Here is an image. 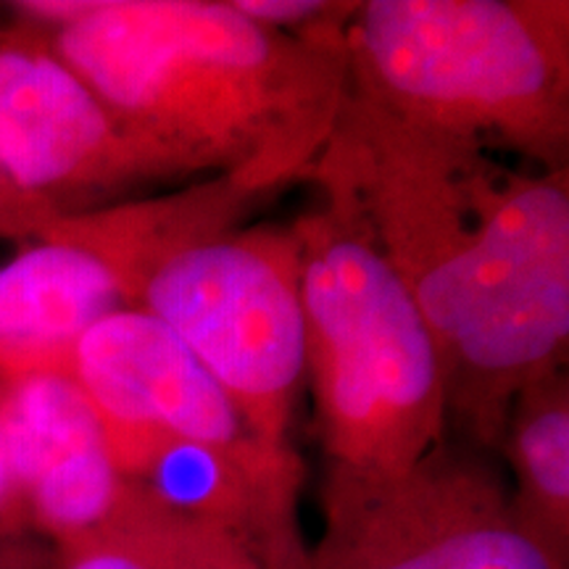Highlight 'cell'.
Returning a JSON list of instances; mask_svg holds the SVG:
<instances>
[{
	"label": "cell",
	"instance_id": "4",
	"mask_svg": "<svg viewBox=\"0 0 569 569\" xmlns=\"http://www.w3.org/2000/svg\"><path fill=\"white\" fill-rule=\"evenodd\" d=\"M348 96L417 130L565 169L569 3L369 0L346 27Z\"/></svg>",
	"mask_w": 569,
	"mask_h": 569
},
{
	"label": "cell",
	"instance_id": "14",
	"mask_svg": "<svg viewBox=\"0 0 569 569\" xmlns=\"http://www.w3.org/2000/svg\"><path fill=\"white\" fill-rule=\"evenodd\" d=\"M11 496V480H9V467H6L3 446H0V503Z\"/></svg>",
	"mask_w": 569,
	"mask_h": 569
},
{
	"label": "cell",
	"instance_id": "15",
	"mask_svg": "<svg viewBox=\"0 0 569 569\" xmlns=\"http://www.w3.org/2000/svg\"><path fill=\"white\" fill-rule=\"evenodd\" d=\"M0 569H27L24 559L13 551H0Z\"/></svg>",
	"mask_w": 569,
	"mask_h": 569
},
{
	"label": "cell",
	"instance_id": "5",
	"mask_svg": "<svg viewBox=\"0 0 569 569\" xmlns=\"http://www.w3.org/2000/svg\"><path fill=\"white\" fill-rule=\"evenodd\" d=\"M301 246L306 369L330 465L393 472L443 443L448 403L422 315L353 198L317 180Z\"/></svg>",
	"mask_w": 569,
	"mask_h": 569
},
{
	"label": "cell",
	"instance_id": "10",
	"mask_svg": "<svg viewBox=\"0 0 569 569\" xmlns=\"http://www.w3.org/2000/svg\"><path fill=\"white\" fill-rule=\"evenodd\" d=\"M117 309L113 277L77 246L34 238L0 264V348L51 351Z\"/></svg>",
	"mask_w": 569,
	"mask_h": 569
},
{
	"label": "cell",
	"instance_id": "1",
	"mask_svg": "<svg viewBox=\"0 0 569 569\" xmlns=\"http://www.w3.org/2000/svg\"><path fill=\"white\" fill-rule=\"evenodd\" d=\"M343 188L436 343L448 419L498 446L515 398L569 340V172H511L486 148L346 96L309 169Z\"/></svg>",
	"mask_w": 569,
	"mask_h": 569
},
{
	"label": "cell",
	"instance_id": "13",
	"mask_svg": "<svg viewBox=\"0 0 569 569\" xmlns=\"http://www.w3.org/2000/svg\"><path fill=\"white\" fill-rule=\"evenodd\" d=\"M3 32V27H0ZM40 230V219L27 209L19 198H13L9 190L0 184V234L3 238H32Z\"/></svg>",
	"mask_w": 569,
	"mask_h": 569
},
{
	"label": "cell",
	"instance_id": "12",
	"mask_svg": "<svg viewBox=\"0 0 569 569\" xmlns=\"http://www.w3.org/2000/svg\"><path fill=\"white\" fill-rule=\"evenodd\" d=\"M122 486L124 475L113 465L109 448L92 446L46 469L21 496L42 528L63 540L101 522Z\"/></svg>",
	"mask_w": 569,
	"mask_h": 569
},
{
	"label": "cell",
	"instance_id": "3",
	"mask_svg": "<svg viewBox=\"0 0 569 569\" xmlns=\"http://www.w3.org/2000/svg\"><path fill=\"white\" fill-rule=\"evenodd\" d=\"M256 198L211 177L156 201L51 219L34 238L101 261L122 306L159 319L190 348L253 438L293 453L288 432L309 377L301 246L293 227H240Z\"/></svg>",
	"mask_w": 569,
	"mask_h": 569
},
{
	"label": "cell",
	"instance_id": "7",
	"mask_svg": "<svg viewBox=\"0 0 569 569\" xmlns=\"http://www.w3.org/2000/svg\"><path fill=\"white\" fill-rule=\"evenodd\" d=\"M159 180L101 98L32 21L0 32V184L40 219Z\"/></svg>",
	"mask_w": 569,
	"mask_h": 569
},
{
	"label": "cell",
	"instance_id": "8",
	"mask_svg": "<svg viewBox=\"0 0 569 569\" xmlns=\"http://www.w3.org/2000/svg\"><path fill=\"white\" fill-rule=\"evenodd\" d=\"M82 390L101 422L106 448L134 480L156 443L167 438L269 451L253 438L232 398L159 319L134 309L111 311L71 343L42 351Z\"/></svg>",
	"mask_w": 569,
	"mask_h": 569
},
{
	"label": "cell",
	"instance_id": "2",
	"mask_svg": "<svg viewBox=\"0 0 569 569\" xmlns=\"http://www.w3.org/2000/svg\"><path fill=\"white\" fill-rule=\"evenodd\" d=\"M56 56L159 180L227 177L256 196L309 174L348 96L346 19L274 30L230 0H24Z\"/></svg>",
	"mask_w": 569,
	"mask_h": 569
},
{
	"label": "cell",
	"instance_id": "11",
	"mask_svg": "<svg viewBox=\"0 0 569 569\" xmlns=\"http://www.w3.org/2000/svg\"><path fill=\"white\" fill-rule=\"evenodd\" d=\"M517 475L515 507L559 549L569 546V388L551 372L515 398L501 443Z\"/></svg>",
	"mask_w": 569,
	"mask_h": 569
},
{
	"label": "cell",
	"instance_id": "9",
	"mask_svg": "<svg viewBox=\"0 0 569 569\" xmlns=\"http://www.w3.org/2000/svg\"><path fill=\"white\" fill-rule=\"evenodd\" d=\"M61 569H309V549L243 538L124 478L101 522L61 540Z\"/></svg>",
	"mask_w": 569,
	"mask_h": 569
},
{
	"label": "cell",
	"instance_id": "6",
	"mask_svg": "<svg viewBox=\"0 0 569 569\" xmlns=\"http://www.w3.org/2000/svg\"><path fill=\"white\" fill-rule=\"evenodd\" d=\"M309 569H567L486 459L446 440L393 472L330 465Z\"/></svg>",
	"mask_w": 569,
	"mask_h": 569
}]
</instances>
